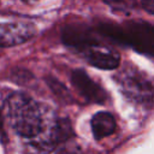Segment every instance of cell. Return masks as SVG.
<instances>
[{"label": "cell", "instance_id": "6da1fadb", "mask_svg": "<svg viewBox=\"0 0 154 154\" xmlns=\"http://www.w3.org/2000/svg\"><path fill=\"white\" fill-rule=\"evenodd\" d=\"M6 116L17 134L35 138L43 132V117L40 106L28 95L14 91L5 101Z\"/></svg>", "mask_w": 154, "mask_h": 154}, {"label": "cell", "instance_id": "7a4b0ae2", "mask_svg": "<svg viewBox=\"0 0 154 154\" xmlns=\"http://www.w3.org/2000/svg\"><path fill=\"white\" fill-rule=\"evenodd\" d=\"M99 31L118 43L128 45L141 53L154 55V25L149 23L132 20L126 22L123 26L102 23L99 25Z\"/></svg>", "mask_w": 154, "mask_h": 154}, {"label": "cell", "instance_id": "3957f363", "mask_svg": "<svg viewBox=\"0 0 154 154\" xmlns=\"http://www.w3.org/2000/svg\"><path fill=\"white\" fill-rule=\"evenodd\" d=\"M123 94L131 101L149 105L154 101V82L134 69H126L117 76Z\"/></svg>", "mask_w": 154, "mask_h": 154}, {"label": "cell", "instance_id": "277c9868", "mask_svg": "<svg viewBox=\"0 0 154 154\" xmlns=\"http://www.w3.org/2000/svg\"><path fill=\"white\" fill-rule=\"evenodd\" d=\"M71 81L73 87L87 101L95 103H103L107 100L106 91L101 88V85H99L95 81H93L84 70L82 69L73 70L71 75Z\"/></svg>", "mask_w": 154, "mask_h": 154}, {"label": "cell", "instance_id": "5b68a950", "mask_svg": "<svg viewBox=\"0 0 154 154\" xmlns=\"http://www.w3.org/2000/svg\"><path fill=\"white\" fill-rule=\"evenodd\" d=\"M35 34L32 25L23 23H4L0 24V47L18 46Z\"/></svg>", "mask_w": 154, "mask_h": 154}, {"label": "cell", "instance_id": "8992f818", "mask_svg": "<svg viewBox=\"0 0 154 154\" xmlns=\"http://www.w3.org/2000/svg\"><path fill=\"white\" fill-rule=\"evenodd\" d=\"M61 41L73 48L87 49L91 46L99 45V41L93 36L91 31L77 24L65 25L61 30Z\"/></svg>", "mask_w": 154, "mask_h": 154}, {"label": "cell", "instance_id": "52a82bcc", "mask_svg": "<svg viewBox=\"0 0 154 154\" xmlns=\"http://www.w3.org/2000/svg\"><path fill=\"white\" fill-rule=\"evenodd\" d=\"M85 51V59L88 63L101 70H113L119 66L120 58L114 51L102 47L100 45L91 46Z\"/></svg>", "mask_w": 154, "mask_h": 154}, {"label": "cell", "instance_id": "ba28073f", "mask_svg": "<svg viewBox=\"0 0 154 154\" xmlns=\"http://www.w3.org/2000/svg\"><path fill=\"white\" fill-rule=\"evenodd\" d=\"M90 125H91V131L95 140H102L112 135L117 126L114 117L106 111L95 113L91 118Z\"/></svg>", "mask_w": 154, "mask_h": 154}, {"label": "cell", "instance_id": "9c48e42d", "mask_svg": "<svg viewBox=\"0 0 154 154\" xmlns=\"http://www.w3.org/2000/svg\"><path fill=\"white\" fill-rule=\"evenodd\" d=\"M46 83L48 84L49 89L53 91V94L57 97H59L60 100H63L65 102H71L72 101V97H71L70 91L67 90V88L60 81H58L57 78L49 76V77L46 78Z\"/></svg>", "mask_w": 154, "mask_h": 154}, {"label": "cell", "instance_id": "30bf717a", "mask_svg": "<svg viewBox=\"0 0 154 154\" xmlns=\"http://www.w3.org/2000/svg\"><path fill=\"white\" fill-rule=\"evenodd\" d=\"M103 1L114 11H119L124 13H129L136 5L135 0H103Z\"/></svg>", "mask_w": 154, "mask_h": 154}, {"label": "cell", "instance_id": "8fae6325", "mask_svg": "<svg viewBox=\"0 0 154 154\" xmlns=\"http://www.w3.org/2000/svg\"><path fill=\"white\" fill-rule=\"evenodd\" d=\"M10 78H11L13 82L18 83V84H25V83L30 82V79L32 78V75H31L30 71H28L26 69L17 67V69H13V70H12Z\"/></svg>", "mask_w": 154, "mask_h": 154}, {"label": "cell", "instance_id": "7c38bea8", "mask_svg": "<svg viewBox=\"0 0 154 154\" xmlns=\"http://www.w3.org/2000/svg\"><path fill=\"white\" fill-rule=\"evenodd\" d=\"M141 5L149 14L154 16V0H142Z\"/></svg>", "mask_w": 154, "mask_h": 154}, {"label": "cell", "instance_id": "4fadbf2b", "mask_svg": "<svg viewBox=\"0 0 154 154\" xmlns=\"http://www.w3.org/2000/svg\"><path fill=\"white\" fill-rule=\"evenodd\" d=\"M58 154H83L78 147H65Z\"/></svg>", "mask_w": 154, "mask_h": 154}, {"label": "cell", "instance_id": "5bb4252c", "mask_svg": "<svg viewBox=\"0 0 154 154\" xmlns=\"http://www.w3.org/2000/svg\"><path fill=\"white\" fill-rule=\"evenodd\" d=\"M23 2H25V4H32V2H36L37 0H22Z\"/></svg>", "mask_w": 154, "mask_h": 154}, {"label": "cell", "instance_id": "9a60e30c", "mask_svg": "<svg viewBox=\"0 0 154 154\" xmlns=\"http://www.w3.org/2000/svg\"><path fill=\"white\" fill-rule=\"evenodd\" d=\"M0 130H2V116H1V111H0Z\"/></svg>", "mask_w": 154, "mask_h": 154}]
</instances>
